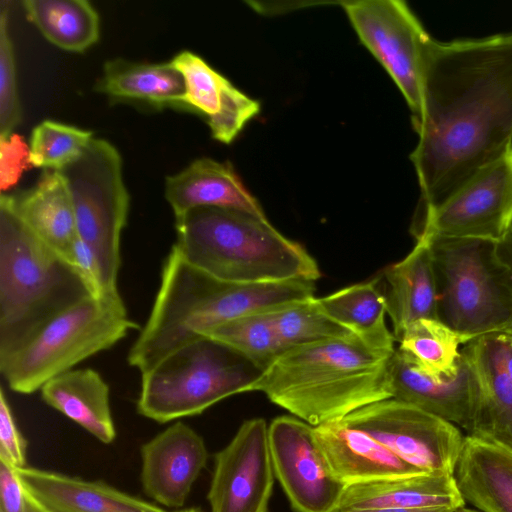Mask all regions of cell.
Listing matches in <instances>:
<instances>
[{
  "label": "cell",
  "mask_w": 512,
  "mask_h": 512,
  "mask_svg": "<svg viewBox=\"0 0 512 512\" xmlns=\"http://www.w3.org/2000/svg\"><path fill=\"white\" fill-rule=\"evenodd\" d=\"M389 373L392 398L468 430L477 402L478 384L473 367L461 350L454 373L441 378L418 369L399 349L391 357Z\"/></svg>",
  "instance_id": "obj_16"
},
{
  "label": "cell",
  "mask_w": 512,
  "mask_h": 512,
  "mask_svg": "<svg viewBox=\"0 0 512 512\" xmlns=\"http://www.w3.org/2000/svg\"><path fill=\"white\" fill-rule=\"evenodd\" d=\"M204 337L228 346L262 371L283 352L273 327L271 313L230 320L211 329Z\"/></svg>",
  "instance_id": "obj_31"
},
{
  "label": "cell",
  "mask_w": 512,
  "mask_h": 512,
  "mask_svg": "<svg viewBox=\"0 0 512 512\" xmlns=\"http://www.w3.org/2000/svg\"><path fill=\"white\" fill-rule=\"evenodd\" d=\"M42 400L77 423L104 444L116 438L110 407V389L101 375L91 368L72 369L47 383Z\"/></svg>",
  "instance_id": "obj_24"
},
{
  "label": "cell",
  "mask_w": 512,
  "mask_h": 512,
  "mask_svg": "<svg viewBox=\"0 0 512 512\" xmlns=\"http://www.w3.org/2000/svg\"><path fill=\"white\" fill-rule=\"evenodd\" d=\"M512 227V145L439 205L415 212L411 234L499 241Z\"/></svg>",
  "instance_id": "obj_9"
},
{
  "label": "cell",
  "mask_w": 512,
  "mask_h": 512,
  "mask_svg": "<svg viewBox=\"0 0 512 512\" xmlns=\"http://www.w3.org/2000/svg\"><path fill=\"white\" fill-rule=\"evenodd\" d=\"M382 276L354 284L322 298L321 310L372 349L394 353V335L385 322L386 295L381 289Z\"/></svg>",
  "instance_id": "obj_26"
},
{
  "label": "cell",
  "mask_w": 512,
  "mask_h": 512,
  "mask_svg": "<svg viewBox=\"0 0 512 512\" xmlns=\"http://www.w3.org/2000/svg\"><path fill=\"white\" fill-rule=\"evenodd\" d=\"M4 4L0 11V137L11 135L21 120L15 55L8 29L9 8Z\"/></svg>",
  "instance_id": "obj_33"
},
{
  "label": "cell",
  "mask_w": 512,
  "mask_h": 512,
  "mask_svg": "<svg viewBox=\"0 0 512 512\" xmlns=\"http://www.w3.org/2000/svg\"><path fill=\"white\" fill-rule=\"evenodd\" d=\"M13 206L25 225L69 263L78 237L72 198L59 171L44 170L36 185L17 196Z\"/></svg>",
  "instance_id": "obj_22"
},
{
  "label": "cell",
  "mask_w": 512,
  "mask_h": 512,
  "mask_svg": "<svg viewBox=\"0 0 512 512\" xmlns=\"http://www.w3.org/2000/svg\"><path fill=\"white\" fill-rule=\"evenodd\" d=\"M387 313L398 341L405 329L419 319H438V294L431 250L424 240L416 241L401 261L387 267Z\"/></svg>",
  "instance_id": "obj_21"
},
{
  "label": "cell",
  "mask_w": 512,
  "mask_h": 512,
  "mask_svg": "<svg viewBox=\"0 0 512 512\" xmlns=\"http://www.w3.org/2000/svg\"><path fill=\"white\" fill-rule=\"evenodd\" d=\"M93 138L91 131L44 120L31 133V164L44 170L61 171L82 155Z\"/></svg>",
  "instance_id": "obj_32"
},
{
  "label": "cell",
  "mask_w": 512,
  "mask_h": 512,
  "mask_svg": "<svg viewBox=\"0 0 512 512\" xmlns=\"http://www.w3.org/2000/svg\"><path fill=\"white\" fill-rule=\"evenodd\" d=\"M89 295L75 269L44 244L0 197V358Z\"/></svg>",
  "instance_id": "obj_4"
},
{
  "label": "cell",
  "mask_w": 512,
  "mask_h": 512,
  "mask_svg": "<svg viewBox=\"0 0 512 512\" xmlns=\"http://www.w3.org/2000/svg\"><path fill=\"white\" fill-rule=\"evenodd\" d=\"M0 512H26V491L14 467L0 458Z\"/></svg>",
  "instance_id": "obj_37"
},
{
  "label": "cell",
  "mask_w": 512,
  "mask_h": 512,
  "mask_svg": "<svg viewBox=\"0 0 512 512\" xmlns=\"http://www.w3.org/2000/svg\"><path fill=\"white\" fill-rule=\"evenodd\" d=\"M173 512H204L201 508L199 507H187V508H180V509H177Z\"/></svg>",
  "instance_id": "obj_41"
},
{
  "label": "cell",
  "mask_w": 512,
  "mask_h": 512,
  "mask_svg": "<svg viewBox=\"0 0 512 512\" xmlns=\"http://www.w3.org/2000/svg\"><path fill=\"white\" fill-rule=\"evenodd\" d=\"M455 512H484V511H481V510H475V509H469V508H465L464 506L463 507H460L458 508Z\"/></svg>",
  "instance_id": "obj_42"
},
{
  "label": "cell",
  "mask_w": 512,
  "mask_h": 512,
  "mask_svg": "<svg viewBox=\"0 0 512 512\" xmlns=\"http://www.w3.org/2000/svg\"><path fill=\"white\" fill-rule=\"evenodd\" d=\"M271 319L283 351L330 339L354 336L330 319L321 310L314 296L272 312Z\"/></svg>",
  "instance_id": "obj_30"
},
{
  "label": "cell",
  "mask_w": 512,
  "mask_h": 512,
  "mask_svg": "<svg viewBox=\"0 0 512 512\" xmlns=\"http://www.w3.org/2000/svg\"><path fill=\"white\" fill-rule=\"evenodd\" d=\"M419 136L410 155L419 187L415 212L442 203L512 145V33L427 43Z\"/></svg>",
  "instance_id": "obj_1"
},
{
  "label": "cell",
  "mask_w": 512,
  "mask_h": 512,
  "mask_svg": "<svg viewBox=\"0 0 512 512\" xmlns=\"http://www.w3.org/2000/svg\"><path fill=\"white\" fill-rule=\"evenodd\" d=\"M69 264L82 279L90 296L98 298L106 294L99 261L94 251L79 236L73 244Z\"/></svg>",
  "instance_id": "obj_36"
},
{
  "label": "cell",
  "mask_w": 512,
  "mask_h": 512,
  "mask_svg": "<svg viewBox=\"0 0 512 512\" xmlns=\"http://www.w3.org/2000/svg\"><path fill=\"white\" fill-rule=\"evenodd\" d=\"M96 90L158 107L183 104L186 92L183 76L171 62L136 63L121 58L105 62Z\"/></svg>",
  "instance_id": "obj_27"
},
{
  "label": "cell",
  "mask_w": 512,
  "mask_h": 512,
  "mask_svg": "<svg viewBox=\"0 0 512 512\" xmlns=\"http://www.w3.org/2000/svg\"><path fill=\"white\" fill-rule=\"evenodd\" d=\"M31 166L29 145L20 135L12 133L0 137L1 193L13 187L22 173Z\"/></svg>",
  "instance_id": "obj_35"
},
{
  "label": "cell",
  "mask_w": 512,
  "mask_h": 512,
  "mask_svg": "<svg viewBox=\"0 0 512 512\" xmlns=\"http://www.w3.org/2000/svg\"><path fill=\"white\" fill-rule=\"evenodd\" d=\"M496 250L500 260L508 268L512 276V227L502 239L496 242Z\"/></svg>",
  "instance_id": "obj_38"
},
{
  "label": "cell",
  "mask_w": 512,
  "mask_h": 512,
  "mask_svg": "<svg viewBox=\"0 0 512 512\" xmlns=\"http://www.w3.org/2000/svg\"><path fill=\"white\" fill-rule=\"evenodd\" d=\"M453 474L423 473L347 486L339 512L350 509L463 507Z\"/></svg>",
  "instance_id": "obj_25"
},
{
  "label": "cell",
  "mask_w": 512,
  "mask_h": 512,
  "mask_svg": "<svg viewBox=\"0 0 512 512\" xmlns=\"http://www.w3.org/2000/svg\"><path fill=\"white\" fill-rule=\"evenodd\" d=\"M28 19L55 46L70 52H83L100 35V19L86 0H24Z\"/></svg>",
  "instance_id": "obj_28"
},
{
  "label": "cell",
  "mask_w": 512,
  "mask_h": 512,
  "mask_svg": "<svg viewBox=\"0 0 512 512\" xmlns=\"http://www.w3.org/2000/svg\"><path fill=\"white\" fill-rule=\"evenodd\" d=\"M340 4L362 43L403 94L412 118L419 115L425 49L430 36L400 0H356Z\"/></svg>",
  "instance_id": "obj_11"
},
{
  "label": "cell",
  "mask_w": 512,
  "mask_h": 512,
  "mask_svg": "<svg viewBox=\"0 0 512 512\" xmlns=\"http://www.w3.org/2000/svg\"><path fill=\"white\" fill-rule=\"evenodd\" d=\"M461 351L478 384L467 435L512 453V330L477 337Z\"/></svg>",
  "instance_id": "obj_14"
},
{
  "label": "cell",
  "mask_w": 512,
  "mask_h": 512,
  "mask_svg": "<svg viewBox=\"0 0 512 512\" xmlns=\"http://www.w3.org/2000/svg\"><path fill=\"white\" fill-rule=\"evenodd\" d=\"M314 434L333 474L346 487L424 473L342 420L314 426Z\"/></svg>",
  "instance_id": "obj_18"
},
{
  "label": "cell",
  "mask_w": 512,
  "mask_h": 512,
  "mask_svg": "<svg viewBox=\"0 0 512 512\" xmlns=\"http://www.w3.org/2000/svg\"><path fill=\"white\" fill-rule=\"evenodd\" d=\"M185 83L183 104L206 118L212 137L231 143L260 111V103L213 69L197 54L184 50L170 61Z\"/></svg>",
  "instance_id": "obj_17"
},
{
  "label": "cell",
  "mask_w": 512,
  "mask_h": 512,
  "mask_svg": "<svg viewBox=\"0 0 512 512\" xmlns=\"http://www.w3.org/2000/svg\"><path fill=\"white\" fill-rule=\"evenodd\" d=\"M59 172L72 198L78 236L99 261L105 293H118L121 234L129 212L120 153L109 141L93 138L82 155Z\"/></svg>",
  "instance_id": "obj_8"
},
{
  "label": "cell",
  "mask_w": 512,
  "mask_h": 512,
  "mask_svg": "<svg viewBox=\"0 0 512 512\" xmlns=\"http://www.w3.org/2000/svg\"><path fill=\"white\" fill-rule=\"evenodd\" d=\"M463 499L484 512H512V453L465 436L453 473Z\"/></svg>",
  "instance_id": "obj_23"
},
{
  "label": "cell",
  "mask_w": 512,
  "mask_h": 512,
  "mask_svg": "<svg viewBox=\"0 0 512 512\" xmlns=\"http://www.w3.org/2000/svg\"><path fill=\"white\" fill-rule=\"evenodd\" d=\"M275 477L295 512H339L346 486L333 474L314 434V426L295 416L269 425Z\"/></svg>",
  "instance_id": "obj_12"
},
{
  "label": "cell",
  "mask_w": 512,
  "mask_h": 512,
  "mask_svg": "<svg viewBox=\"0 0 512 512\" xmlns=\"http://www.w3.org/2000/svg\"><path fill=\"white\" fill-rule=\"evenodd\" d=\"M428 243L438 294V320L471 340L512 328V276L496 242L431 237ZM419 241V240H418Z\"/></svg>",
  "instance_id": "obj_6"
},
{
  "label": "cell",
  "mask_w": 512,
  "mask_h": 512,
  "mask_svg": "<svg viewBox=\"0 0 512 512\" xmlns=\"http://www.w3.org/2000/svg\"><path fill=\"white\" fill-rule=\"evenodd\" d=\"M262 372L228 346L202 337L141 374L136 409L158 423L196 416L227 397L252 391Z\"/></svg>",
  "instance_id": "obj_7"
},
{
  "label": "cell",
  "mask_w": 512,
  "mask_h": 512,
  "mask_svg": "<svg viewBox=\"0 0 512 512\" xmlns=\"http://www.w3.org/2000/svg\"><path fill=\"white\" fill-rule=\"evenodd\" d=\"M136 328L119 292L98 298L87 295L0 358L1 375L12 391L34 393L54 377L110 349Z\"/></svg>",
  "instance_id": "obj_5"
},
{
  "label": "cell",
  "mask_w": 512,
  "mask_h": 512,
  "mask_svg": "<svg viewBox=\"0 0 512 512\" xmlns=\"http://www.w3.org/2000/svg\"><path fill=\"white\" fill-rule=\"evenodd\" d=\"M399 350L424 373L441 378L454 373L461 345L467 341L438 319H419L410 324L400 339Z\"/></svg>",
  "instance_id": "obj_29"
},
{
  "label": "cell",
  "mask_w": 512,
  "mask_h": 512,
  "mask_svg": "<svg viewBox=\"0 0 512 512\" xmlns=\"http://www.w3.org/2000/svg\"><path fill=\"white\" fill-rule=\"evenodd\" d=\"M141 485L156 503L183 508L205 468L208 450L192 427L177 421L140 448Z\"/></svg>",
  "instance_id": "obj_15"
},
{
  "label": "cell",
  "mask_w": 512,
  "mask_h": 512,
  "mask_svg": "<svg viewBox=\"0 0 512 512\" xmlns=\"http://www.w3.org/2000/svg\"><path fill=\"white\" fill-rule=\"evenodd\" d=\"M341 420L424 473L453 474L465 437L453 423L394 398L364 406Z\"/></svg>",
  "instance_id": "obj_10"
},
{
  "label": "cell",
  "mask_w": 512,
  "mask_h": 512,
  "mask_svg": "<svg viewBox=\"0 0 512 512\" xmlns=\"http://www.w3.org/2000/svg\"><path fill=\"white\" fill-rule=\"evenodd\" d=\"M274 480L269 426L262 418L247 420L214 455L211 512H268Z\"/></svg>",
  "instance_id": "obj_13"
},
{
  "label": "cell",
  "mask_w": 512,
  "mask_h": 512,
  "mask_svg": "<svg viewBox=\"0 0 512 512\" xmlns=\"http://www.w3.org/2000/svg\"><path fill=\"white\" fill-rule=\"evenodd\" d=\"M394 353L370 348L356 336L284 350L252 391L312 426L341 420L393 397L389 365Z\"/></svg>",
  "instance_id": "obj_2"
},
{
  "label": "cell",
  "mask_w": 512,
  "mask_h": 512,
  "mask_svg": "<svg viewBox=\"0 0 512 512\" xmlns=\"http://www.w3.org/2000/svg\"><path fill=\"white\" fill-rule=\"evenodd\" d=\"M16 471L25 491L50 512H168L104 481L28 466Z\"/></svg>",
  "instance_id": "obj_19"
},
{
  "label": "cell",
  "mask_w": 512,
  "mask_h": 512,
  "mask_svg": "<svg viewBox=\"0 0 512 512\" xmlns=\"http://www.w3.org/2000/svg\"><path fill=\"white\" fill-rule=\"evenodd\" d=\"M26 512H50L26 492Z\"/></svg>",
  "instance_id": "obj_40"
},
{
  "label": "cell",
  "mask_w": 512,
  "mask_h": 512,
  "mask_svg": "<svg viewBox=\"0 0 512 512\" xmlns=\"http://www.w3.org/2000/svg\"><path fill=\"white\" fill-rule=\"evenodd\" d=\"M165 198L175 218L197 207H221L267 218L230 162L199 158L165 180Z\"/></svg>",
  "instance_id": "obj_20"
},
{
  "label": "cell",
  "mask_w": 512,
  "mask_h": 512,
  "mask_svg": "<svg viewBox=\"0 0 512 512\" xmlns=\"http://www.w3.org/2000/svg\"><path fill=\"white\" fill-rule=\"evenodd\" d=\"M342 512H455L451 507L350 509Z\"/></svg>",
  "instance_id": "obj_39"
},
{
  "label": "cell",
  "mask_w": 512,
  "mask_h": 512,
  "mask_svg": "<svg viewBox=\"0 0 512 512\" xmlns=\"http://www.w3.org/2000/svg\"><path fill=\"white\" fill-rule=\"evenodd\" d=\"M28 442L19 430L4 390L0 391V458L15 469L27 467Z\"/></svg>",
  "instance_id": "obj_34"
},
{
  "label": "cell",
  "mask_w": 512,
  "mask_h": 512,
  "mask_svg": "<svg viewBox=\"0 0 512 512\" xmlns=\"http://www.w3.org/2000/svg\"><path fill=\"white\" fill-rule=\"evenodd\" d=\"M174 246L192 265L229 284L306 280L320 270L300 245L248 212L197 207L175 218Z\"/></svg>",
  "instance_id": "obj_3"
}]
</instances>
